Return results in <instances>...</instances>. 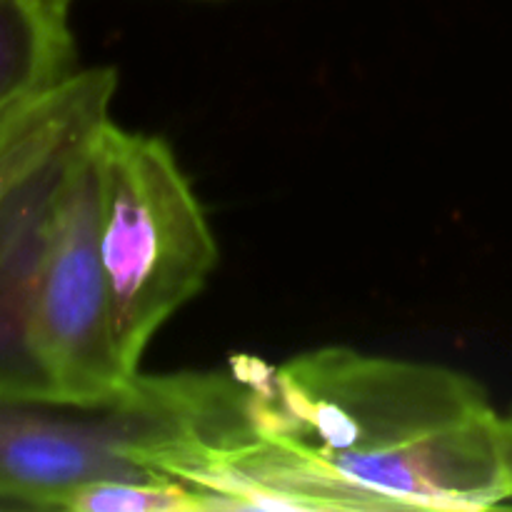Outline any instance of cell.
Segmentation results:
<instances>
[{
  "label": "cell",
  "instance_id": "obj_8",
  "mask_svg": "<svg viewBox=\"0 0 512 512\" xmlns=\"http://www.w3.org/2000/svg\"><path fill=\"white\" fill-rule=\"evenodd\" d=\"M65 512H198L208 500L175 480H98L75 490Z\"/></svg>",
  "mask_w": 512,
  "mask_h": 512
},
{
  "label": "cell",
  "instance_id": "obj_10",
  "mask_svg": "<svg viewBox=\"0 0 512 512\" xmlns=\"http://www.w3.org/2000/svg\"><path fill=\"white\" fill-rule=\"evenodd\" d=\"M55 3L63 5V8H68V10H70V3H73V0H55Z\"/></svg>",
  "mask_w": 512,
  "mask_h": 512
},
{
  "label": "cell",
  "instance_id": "obj_1",
  "mask_svg": "<svg viewBox=\"0 0 512 512\" xmlns=\"http://www.w3.org/2000/svg\"><path fill=\"white\" fill-rule=\"evenodd\" d=\"M230 365L250 433L200 478L213 510H488L512 498L503 415L470 375L350 348Z\"/></svg>",
  "mask_w": 512,
  "mask_h": 512
},
{
  "label": "cell",
  "instance_id": "obj_3",
  "mask_svg": "<svg viewBox=\"0 0 512 512\" xmlns=\"http://www.w3.org/2000/svg\"><path fill=\"white\" fill-rule=\"evenodd\" d=\"M93 158L115 335L125 370L138 375L155 333L203 290L218 243L163 138L108 118L93 135Z\"/></svg>",
  "mask_w": 512,
  "mask_h": 512
},
{
  "label": "cell",
  "instance_id": "obj_9",
  "mask_svg": "<svg viewBox=\"0 0 512 512\" xmlns=\"http://www.w3.org/2000/svg\"><path fill=\"white\" fill-rule=\"evenodd\" d=\"M503 443H505V460H508V473L512 483V410L503 415Z\"/></svg>",
  "mask_w": 512,
  "mask_h": 512
},
{
  "label": "cell",
  "instance_id": "obj_6",
  "mask_svg": "<svg viewBox=\"0 0 512 512\" xmlns=\"http://www.w3.org/2000/svg\"><path fill=\"white\" fill-rule=\"evenodd\" d=\"M118 88L113 68L75 70L58 88L0 125V195L48 155L93 133L108 120Z\"/></svg>",
  "mask_w": 512,
  "mask_h": 512
},
{
  "label": "cell",
  "instance_id": "obj_4",
  "mask_svg": "<svg viewBox=\"0 0 512 512\" xmlns=\"http://www.w3.org/2000/svg\"><path fill=\"white\" fill-rule=\"evenodd\" d=\"M93 135L75 153L55 200L35 293V355L63 403H100L135 378L120 358L100 255Z\"/></svg>",
  "mask_w": 512,
  "mask_h": 512
},
{
  "label": "cell",
  "instance_id": "obj_2",
  "mask_svg": "<svg viewBox=\"0 0 512 512\" xmlns=\"http://www.w3.org/2000/svg\"><path fill=\"white\" fill-rule=\"evenodd\" d=\"M225 373H138L100 403H0V508L63 510L98 480H173L213 435Z\"/></svg>",
  "mask_w": 512,
  "mask_h": 512
},
{
  "label": "cell",
  "instance_id": "obj_5",
  "mask_svg": "<svg viewBox=\"0 0 512 512\" xmlns=\"http://www.w3.org/2000/svg\"><path fill=\"white\" fill-rule=\"evenodd\" d=\"M90 135L55 150L0 195V403L55 400L33 345L35 293L55 200Z\"/></svg>",
  "mask_w": 512,
  "mask_h": 512
},
{
  "label": "cell",
  "instance_id": "obj_7",
  "mask_svg": "<svg viewBox=\"0 0 512 512\" xmlns=\"http://www.w3.org/2000/svg\"><path fill=\"white\" fill-rule=\"evenodd\" d=\"M75 73L68 8L0 0V125Z\"/></svg>",
  "mask_w": 512,
  "mask_h": 512
}]
</instances>
